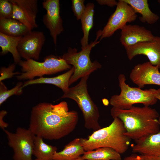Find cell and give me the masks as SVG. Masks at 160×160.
Here are the masks:
<instances>
[{
    "label": "cell",
    "instance_id": "cell-1",
    "mask_svg": "<svg viewBox=\"0 0 160 160\" xmlns=\"http://www.w3.org/2000/svg\"><path fill=\"white\" fill-rule=\"evenodd\" d=\"M78 119L77 112L69 111L65 101L56 105L40 103L32 109L28 129L44 139L57 140L73 132Z\"/></svg>",
    "mask_w": 160,
    "mask_h": 160
},
{
    "label": "cell",
    "instance_id": "cell-2",
    "mask_svg": "<svg viewBox=\"0 0 160 160\" xmlns=\"http://www.w3.org/2000/svg\"><path fill=\"white\" fill-rule=\"evenodd\" d=\"M111 114L113 118H117L123 122L127 137L135 140L148 135L157 133L160 124L157 118V111L149 106H132L127 109L112 107Z\"/></svg>",
    "mask_w": 160,
    "mask_h": 160
},
{
    "label": "cell",
    "instance_id": "cell-3",
    "mask_svg": "<svg viewBox=\"0 0 160 160\" xmlns=\"http://www.w3.org/2000/svg\"><path fill=\"white\" fill-rule=\"evenodd\" d=\"M125 132L122 121L115 118L108 126L94 131L87 138H81V144L85 151L107 147L122 154L128 149L131 140Z\"/></svg>",
    "mask_w": 160,
    "mask_h": 160
},
{
    "label": "cell",
    "instance_id": "cell-4",
    "mask_svg": "<svg viewBox=\"0 0 160 160\" xmlns=\"http://www.w3.org/2000/svg\"><path fill=\"white\" fill-rule=\"evenodd\" d=\"M118 79L121 92L119 95H113L110 98V103L113 107L127 109L136 104L149 106L157 103L156 96L160 94V88L143 90L139 87H131L126 83V77L123 74H120Z\"/></svg>",
    "mask_w": 160,
    "mask_h": 160
},
{
    "label": "cell",
    "instance_id": "cell-5",
    "mask_svg": "<svg viewBox=\"0 0 160 160\" xmlns=\"http://www.w3.org/2000/svg\"><path fill=\"white\" fill-rule=\"evenodd\" d=\"M89 76L81 78L77 84L64 92L61 98H68L75 101L82 113L85 127L94 131L101 127L98 122L100 113L98 108L87 90V81Z\"/></svg>",
    "mask_w": 160,
    "mask_h": 160
},
{
    "label": "cell",
    "instance_id": "cell-6",
    "mask_svg": "<svg viewBox=\"0 0 160 160\" xmlns=\"http://www.w3.org/2000/svg\"><path fill=\"white\" fill-rule=\"evenodd\" d=\"M101 35V30L96 33V37L94 41H91L85 48L78 52L76 48L69 47L67 52L61 57L68 64L72 65L74 69V73L69 82V85L76 81L80 78L89 76L92 72L101 68V64L97 60L92 62L90 57L91 51L93 47L99 43L98 40Z\"/></svg>",
    "mask_w": 160,
    "mask_h": 160
},
{
    "label": "cell",
    "instance_id": "cell-7",
    "mask_svg": "<svg viewBox=\"0 0 160 160\" xmlns=\"http://www.w3.org/2000/svg\"><path fill=\"white\" fill-rule=\"evenodd\" d=\"M18 64L22 71L20 74L16 76L19 80H32L36 76L41 78L45 75L55 74L71 68V65L61 57L52 55L46 57L43 62L31 59L21 60Z\"/></svg>",
    "mask_w": 160,
    "mask_h": 160
},
{
    "label": "cell",
    "instance_id": "cell-8",
    "mask_svg": "<svg viewBox=\"0 0 160 160\" xmlns=\"http://www.w3.org/2000/svg\"><path fill=\"white\" fill-rule=\"evenodd\" d=\"M8 145L14 152V160H32L35 135L29 129L19 127L15 133L4 129Z\"/></svg>",
    "mask_w": 160,
    "mask_h": 160
},
{
    "label": "cell",
    "instance_id": "cell-9",
    "mask_svg": "<svg viewBox=\"0 0 160 160\" xmlns=\"http://www.w3.org/2000/svg\"><path fill=\"white\" fill-rule=\"evenodd\" d=\"M137 17L132 7L123 0H119L116 9L101 30L100 41L111 36L116 31L121 29L127 23L134 21Z\"/></svg>",
    "mask_w": 160,
    "mask_h": 160
},
{
    "label": "cell",
    "instance_id": "cell-10",
    "mask_svg": "<svg viewBox=\"0 0 160 160\" xmlns=\"http://www.w3.org/2000/svg\"><path fill=\"white\" fill-rule=\"evenodd\" d=\"M45 41L43 32L29 31L22 36L18 43L17 49L20 56L25 60H38Z\"/></svg>",
    "mask_w": 160,
    "mask_h": 160
},
{
    "label": "cell",
    "instance_id": "cell-11",
    "mask_svg": "<svg viewBox=\"0 0 160 160\" xmlns=\"http://www.w3.org/2000/svg\"><path fill=\"white\" fill-rule=\"evenodd\" d=\"M42 4L46 11L43 16V23L49 30L53 42L56 46L57 36L64 31L63 21L60 15L59 1L45 0Z\"/></svg>",
    "mask_w": 160,
    "mask_h": 160
},
{
    "label": "cell",
    "instance_id": "cell-12",
    "mask_svg": "<svg viewBox=\"0 0 160 160\" xmlns=\"http://www.w3.org/2000/svg\"><path fill=\"white\" fill-rule=\"evenodd\" d=\"M158 66H154L149 62L135 65L132 69L129 78L140 88L146 85L160 86V72Z\"/></svg>",
    "mask_w": 160,
    "mask_h": 160
},
{
    "label": "cell",
    "instance_id": "cell-13",
    "mask_svg": "<svg viewBox=\"0 0 160 160\" xmlns=\"http://www.w3.org/2000/svg\"><path fill=\"white\" fill-rule=\"evenodd\" d=\"M128 59L138 55L146 56L153 65L160 68V37L155 36L151 41L138 43L125 49Z\"/></svg>",
    "mask_w": 160,
    "mask_h": 160
},
{
    "label": "cell",
    "instance_id": "cell-14",
    "mask_svg": "<svg viewBox=\"0 0 160 160\" xmlns=\"http://www.w3.org/2000/svg\"><path fill=\"white\" fill-rule=\"evenodd\" d=\"M155 36L144 27L126 25L121 29L120 40L126 49L139 43L152 41Z\"/></svg>",
    "mask_w": 160,
    "mask_h": 160
},
{
    "label": "cell",
    "instance_id": "cell-15",
    "mask_svg": "<svg viewBox=\"0 0 160 160\" xmlns=\"http://www.w3.org/2000/svg\"><path fill=\"white\" fill-rule=\"evenodd\" d=\"M135 142L132 147L133 153L160 157V129L157 133L143 136Z\"/></svg>",
    "mask_w": 160,
    "mask_h": 160
},
{
    "label": "cell",
    "instance_id": "cell-16",
    "mask_svg": "<svg viewBox=\"0 0 160 160\" xmlns=\"http://www.w3.org/2000/svg\"><path fill=\"white\" fill-rule=\"evenodd\" d=\"M74 69L73 67L65 73L52 77H42L25 81L23 84V88L30 85L46 84L55 85L61 89L63 93L67 91L69 88V82L73 74Z\"/></svg>",
    "mask_w": 160,
    "mask_h": 160
},
{
    "label": "cell",
    "instance_id": "cell-17",
    "mask_svg": "<svg viewBox=\"0 0 160 160\" xmlns=\"http://www.w3.org/2000/svg\"><path fill=\"white\" fill-rule=\"evenodd\" d=\"M133 9L135 12L140 14V21L144 23L152 24L156 23L159 17L150 9L147 0H123Z\"/></svg>",
    "mask_w": 160,
    "mask_h": 160
},
{
    "label": "cell",
    "instance_id": "cell-18",
    "mask_svg": "<svg viewBox=\"0 0 160 160\" xmlns=\"http://www.w3.org/2000/svg\"><path fill=\"white\" fill-rule=\"evenodd\" d=\"M85 151L81 138H76L66 144L62 151L56 152L53 160H75Z\"/></svg>",
    "mask_w": 160,
    "mask_h": 160
},
{
    "label": "cell",
    "instance_id": "cell-19",
    "mask_svg": "<svg viewBox=\"0 0 160 160\" xmlns=\"http://www.w3.org/2000/svg\"><path fill=\"white\" fill-rule=\"evenodd\" d=\"M22 37L9 36L0 32V47L1 48L0 54L4 55L8 52L10 53L15 64H19L21 60L17 47Z\"/></svg>",
    "mask_w": 160,
    "mask_h": 160
},
{
    "label": "cell",
    "instance_id": "cell-20",
    "mask_svg": "<svg viewBox=\"0 0 160 160\" xmlns=\"http://www.w3.org/2000/svg\"><path fill=\"white\" fill-rule=\"evenodd\" d=\"M28 29L18 21L13 18H0V32L8 36H22Z\"/></svg>",
    "mask_w": 160,
    "mask_h": 160
},
{
    "label": "cell",
    "instance_id": "cell-21",
    "mask_svg": "<svg viewBox=\"0 0 160 160\" xmlns=\"http://www.w3.org/2000/svg\"><path fill=\"white\" fill-rule=\"evenodd\" d=\"M94 4L88 3L86 5L85 11L80 19L83 36L81 40V49L85 48L89 44V33L93 26V18L94 13Z\"/></svg>",
    "mask_w": 160,
    "mask_h": 160
},
{
    "label": "cell",
    "instance_id": "cell-22",
    "mask_svg": "<svg viewBox=\"0 0 160 160\" xmlns=\"http://www.w3.org/2000/svg\"><path fill=\"white\" fill-rule=\"evenodd\" d=\"M81 158L84 160H122L120 154L109 147H103L95 150L85 151Z\"/></svg>",
    "mask_w": 160,
    "mask_h": 160
},
{
    "label": "cell",
    "instance_id": "cell-23",
    "mask_svg": "<svg viewBox=\"0 0 160 160\" xmlns=\"http://www.w3.org/2000/svg\"><path fill=\"white\" fill-rule=\"evenodd\" d=\"M43 138L36 135L35 137L33 155L36 159L44 160H53L55 153L57 151L56 147L47 144Z\"/></svg>",
    "mask_w": 160,
    "mask_h": 160
},
{
    "label": "cell",
    "instance_id": "cell-24",
    "mask_svg": "<svg viewBox=\"0 0 160 160\" xmlns=\"http://www.w3.org/2000/svg\"><path fill=\"white\" fill-rule=\"evenodd\" d=\"M21 8L34 28L38 27L36 19L38 11L37 0H13Z\"/></svg>",
    "mask_w": 160,
    "mask_h": 160
},
{
    "label": "cell",
    "instance_id": "cell-25",
    "mask_svg": "<svg viewBox=\"0 0 160 160\" xmlns=\"http://www.w3.org/2000/svg\"><path fill=\"white\" fill-rule=\"evenodd\" d=\"M23 84L22 82H19L13 88L8 89L2 81L0 82V105L11 96L21 94L23 92Z\"/></svg>",
    "mask_w": 160,
    "mask_h": 160
},
{
    "label": "cell",
    "instance_id": "cell-26",
    "mask_svg": "<svg viewBox=\"0 0 160 160\" xmlns=\"http://www.w3.org/2000/svg\"><path fill=\"white\" fill-rule=\"evenodd\" d=\"M9 0L12 2L13 7L12 18L24 24L30 31H32L34 28L25 15L21 8L13 0Z\"/></svg>",
    "mask_w": 160,
    "mask_h": 160
},
{
    "label": "cell",
    "instance_id": "cell-27",
    "mask_svg": "<svg viewBox=\"0 0 160 160\" xmlns=\"http://www.w3.org/2000/svg\"><path fill=\"white\" fill-rule=\"evenodd\" d=\"M13 4L10 0H0V18H12Z\"/></svg>",
    "mask_w": 160,
    "mask_h": 160
},
{
    "label": "cell",
    "instance_id": "cell-28",
    "mask_svg": "<svg viewBox=\"0 0 160 160\" xmlns=\"http://www.w3.org/2000/svg\"><path fill=\"white\" fill-rule=\"evenodd\" d=\"M72 9L75 16L77 20H80L84 12L86 6L84 0H72Z\"/></svg>",
    "mask_w": 160,
    "mask_h": 160
},
{
    "label": "cell",
    "instance_id": "cell-29",
    "mask_svg": "<svg viewBox=\"0 0 160 160\" xmlns=\"http://www.w3.org/2000/svg\"><path fill=\"white\" fill-rule=\"evenodd\" d=\"M15 64L12 63L7 67H2L0 70V82L6 79L11 78L14 75L20 74L21 73L19 72H14L15 68Z\"/></svg>",
    "mask_w": 160,
    "mask_h": 160
},
{
    "label": "cell",
    "instance_id": "cell-30",
    "mask_svg": "<svg viewBox=\"0 0 160 160\" xmlns=\"http://www.w3.org/2000/svg\"><path fill=\"white\" fill-rule=\"evenodd\" d=\"M123 160H159V157L136 153L132 154L125 157Z\"/></svg>",
    "mask_w": 160,
    "mask_h": 160
},
{
    "label": "cell",
    "instance_id": "cell-31",
    "mask_svg": "<svg viewBox=\"0 0 160 160\" xmlns=\"http://www.w3.org/2000/svg\"><path fill=\"white\" fill-rule=\"evenodd\" d=\"M7 113V111L4 110H1L0 112V127L3 130L8 126V124L5 122L3 120Z\"/></svg>",
    "mask_w": 160,
    "mask_h": 160
},
{
    "label": "cell",
    "instance_id": "cell-32",
    "mask_svg": "<svg viewBox=\"0 0 160 160\" xmlns=\"http://www.w3.org/2000/svg\"><path fill=\"white\" fill-rule=\"evenodd\" d=\"M96 1L100 5H107L110 7L116 6L118 2L115 0H97Z\"/></svg>",
    "mask_w": 160,
    "mask_h": 160
},
{
    "label": "cell",
    "instance_id": "cell-33",
    "mask_svg": "<svg viewBox=\"0 0 160 160\" xmlns=\"http://www.w3.org/2000/svg\"><path fill=\"white\" fill-rule=\"evenodd\" d=\"M156 98L158 100H160V94H158L156 96ZM158 121L159 123L160 124V116L159 117Z\"/></svg>",
    "mask_w": 160,
    "mask_h": 160
},
{
    "label": "cell",
    "instance_id": "cell-34",
    "mask_svg": "<svg viewBox=\"0 0 160 160\" xmlns=\"http://www.w3.org/2000/svg\"><path fill=\"white\" fill-rule=\"evenodd\" d=\"M75 160H84L82 159L81 158V157L80 156V157H79V158H78L77 159H75Z\"/></svg>",
    "mask_w": 160,
    "mask_h": 160
},
{
    "label": "cell",
    "instance_id": "cell-35",
    "mask_svg": "<svg viewBox=\"0 0 160 160\" xmlns=\"http://www.w3.org/2000/svg\"><path fill=\"white\" fill-rule=\"evenodd\" d=\"M42 160V159H35V160Z\"/></svg>",
    "mask_w": 160,
    "mask_h": 160
},
{
    "label": "cell",
    "instance_id": "cell-36",
    "mask_svg": "<svg viewBox=\"0 0 160 160\" xmlns=\"http://www.w3.org/2000/svg\"><path fill=\"white\" fill-rule=\"evenodd\" d=\"M157 1L160 4V0H158Z\"/></svg>",
    "mask_w": 160,
    "mask_h": 160
},
{
    "label": "cell",
    "instance_id": "cell-37",
    "mask_svg": "<svg viewBox=\"0 0 160 160\" xmlns=\"http://www.w3.org/2000/svg\"><path fill=\"white\" fill-rule=\"evenodd\" d=\"M159 160H160V157H159Z\"/></svg>",
    "mask_w": 160,
    "mask_h": 160
}]
</instances>
